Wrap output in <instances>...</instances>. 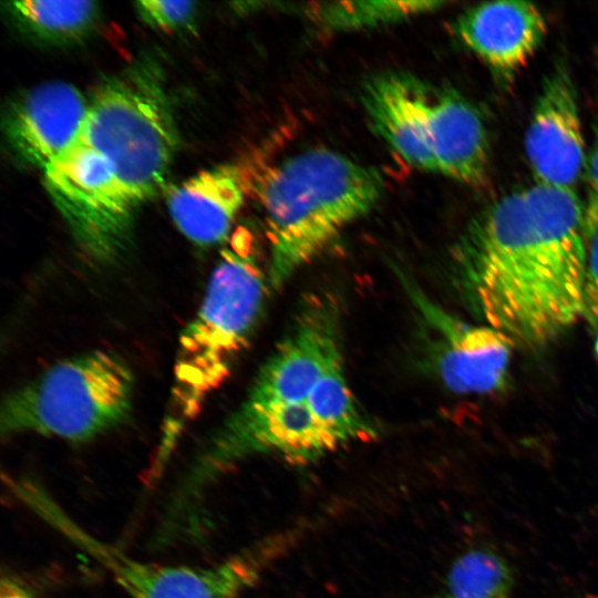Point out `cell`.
Masks as SVG:
<instances>
[{
	"label": "cell",
	"instance_id": "6da1fadb",
	"mask_svg": "<svg viewBox=\"0 0 598 598\" xmlns=\"http://www.w3.org/2000/svg\"><path fill=\"white\" fill-rule=\"evenodd\" d=\"M586 241L575 190L535 184L470 221L453 249L455 280L481 323L539 349L581 318Z\"/></svg>",
	"mask_w": 598,
	"mask_h": 598
},
{
	"label": "cell",
	"instance_id": "7a4b0ae2",
	"mask_svg": "<svg viewBox=\"0 0 598 598\" xmlns=\"http://www.w3.org/2000/svg\"><path fill=\"white\" fill-rule=\"evenodd\" d=\"M383 188L378 169L327 148L299 153L269 169L258 195L266 215L270 289L285 286L368 214Z\"/></svg>",
	"mask_w": 598,
	"mask_h": 598
},
{
	"label": "cell",
	"instance_id": "3957f363",
	"mask_svg": "<svg viewBox=\"0 0 598 598\" xmlns=\"http://www.w3.org/2000/svg\"><path fill=\"white\" fill-rule=\"evenodd\" d=\"M268 289L267 270L246 238H238L221 251L203 302L179 334L155 475H159L185 426L227 380L248 347Z\"/></svg>",
	"mask_w": 598,
	"mask_h": 598
},
{
	"label": "cell",
	"instance_id": "277c9868",
	"mask_svg": "<svg viewBox=\"0 0 598 598\" xmlns=\"http://www.w3.org/2000/svg\"><path fill=\"white\" fill-rule=\"evenodd\" d=\"M361 97L374 132L410 165L471 185L485 179V128L456 93L410 73L386 72L367 81Z\"/></svg>",
	"mask_w": 598,
	"mask_h": 598
},
{
	"label": "cell",
	"instance_id": "5b68a950",
	"mask_svg": "<svg viewBox=\"0 0 598 598\" xmlns=\"http://www.w3.org/2000/svg\"><path fill=\"white\" fill-rule=\"evenodd\" d=\"M13 496L66 540L96 561L131 598H239L301 538V524L274 533L208 567L136 559L81 526L32 478L11 486Z\"/></svg>",
	"mask_w": 598,
	"mask_h": 598
},
{
	"label": "cell",
	"instance_id": "8992f818",
	"mask_svg": "<svg viewBox=\"0 0 598 598\" xmlns=\"http://www.w3.org/2000/svg\"><path fill=\"white\" fill-rule=\"evenodd\" d=\"M135 378L114 351L94 349L52 365L2 400V436L39 434L87 442L122 424Z\"/></svg>",
	"mask_w": 598,
	"mask_h": 598
},
{
	"label": "cell",
	"instance_id": "52a82bcc",
	"mask_svg": "<svg viewBox=\"0 0 598 598\" xmlns=\"http://www.w3.org/2000/svg\"><path fill=\"white\" fill-rule=\"evenodd\" d=\"M79 140L109 162L135 207L164 182L176 145L162 91L148 75L136 72L94 93Z\"/></svg>",
	"mask_w": 598,
	"mask_h": 598
},
{
	"label": "cell",
	"instance_id": "ba28073f",
	"mask_svg": "<svg viewBox=\"0 0 598 598\" xmlns=\"http://www.w3.org/2000/svg\"><path fill=\"white\" fill-rule=\"evenodd\" d=\"M43 172L80 247L96 262H114L125 248L136 207L109 162L78 140Z\"/></svg>",
	"mask_w": 598,
	"mask_h": 598
},
{
	"label": "cell",
	"instance_id": "9c48e42d",
	"mask_svg": "<svg viewBox=\"0 0 598 598\" xmlns=\"http://www.w3.org/2000/svg\"><path fill=\"white\" fill-rule=\"evenodd\" d=\"M404 291L426 336L434 370L452 392L488 394L508 378L515 342L504 332L461 320L430 298L409 276L400 274Z\"/></svg>",
	"mask_w": 598,
	"mask_h": 598
},
{
	"label": "cell",
	"instance_id": "30bf717a",
	"mask_svg": "<svg viewBox=\"0 0 598 598\" xmlns=\"http://www.w3.org/2000/svg\"><path fill=\"white\" fill-rule=\"evenodd\" d=\"M525 152L536 184L574 189L585 165V144L576 89L560 65L543 81Z\"/></svg>",
	"mask_w": 598,
	"mask_h": 598
},
{
	"label": "cell",
	"instance_id": "8fae6325",
	"mask_svg": "<svg viewBox=\"0 0 598 598\" xmlns=\"http://www.w3.org/2000/svg\"><path fill=\"white\" fill-rule=\"evenodd\" d=\"M89 101L72 84L42 83L19 97L4 120L12 151L43 171L80 138Z\"/></svg>",
	"mask_w": 598,
	"mask_h": 598
},
{
	"label": "cell",
	"instance_id": "7c38bea8",
	"mask_svg": "<svg viewBox=\"0 0 598 598\" xmlns=\"http://www.w3.org/2000/svg\"><path fill=\"white\" fill-rule=\"evenodd\" d=\"M453 29L465 47L507 78L529 61L547 32L539 9L526 1L480 3L464 11Z\"/></svg>",
	"mask_w": 598,
	"mask_h": 598
},
{
	"label": "cell",
	"instance_id": "4fadbf2b",
	"mask_svg": "<svg viewBox=\"0 0 598 598\" xmlns=\"http://www.w3.org/2000/svg\"><path fill=\"white\" fill-rule=\"evenodd\" d=\"M246 178L235 165L202 171L178 185L167 206L175 225L189 240L210 246L224 241L244 205Z\"/></svg>",
	"mask_w": 598,
	"mask_h": 598
},
{
	"label": "cell",
	"instance_id": "5bb4252c",
	"mask_svg": "<svg viewBox=\"0 0 598 598\" xmlns=\"http://www.w3.org/2000/svg\"><path fill=\"white\" fill-rule=\"evenodd\" d=\"M17 25L39 40L70 42L86 34L99 17L93 1L23 0L8 3Z\"/></svg>",
	"mask_w": 598,
	"mask_h": 598
},
{
	"label": "cell",
	"instance_id": "9a60e30c",
	"mask_svg": "<svg viewBox=\"0 0 598 598\" xmlns=\"http://www.w3.org/2000/svg\"><path fill=\"white\" fill-rule=\"evenodd\" d=\"M514 585L506 558L487 547H475L454 560L441 598H512Z\"/></svg>",
	"mask_w": 598,
	"mask_h": 598
},
{
	"label": "cell",
	"instance_id": "2e32d148",
	"mask_svg": "<svg viewBox=\"0 0 598 598\" xmlns=\"http://www.w3.org/2000/svg\"><path fill=\"white\" fill-rule=\"evenodd\" d=\"M441 1H341L310 4L307 14L336 31L380 27L437 9Z\"/></svg>",
	"mask_w": 598,
	"mask_h": 598
},
{
	"label": "cell",
	"instance_id": "e0dca14e",
	"mask_svg": "<svg viewBox=\"0 0 598 598\" xmlns=\"http://www.w3.org/2000/svg\"><path fill=\"white\" fill-rule=\"evenodd\" d=\"M193 1L145 0L136 2L141 18L152 27L169 31L184 25L194 13Z\"/></svg>",
	"mask_w": 598,
	"mask_h": 598
},
{
	"label": "cell",
	"instance_id": "ac0fdd59",
	"mask_svg": "<svg viewBox=\"0 0 598 598\" xmlns=\"http://www.w3.org/2000/svg\"><path fill=\"white\" fill-rule=\"evenodd\" d=\"M587 324L598 330V231L589 240L582 288V315Z\"/></svg>",
	"mask_w": 598,
	"mask_h": 598
},
{
	"label": "cell",
	"instance_id": "d6986e66",
	"mask_svg": "<svg viewBox=\"0 0 598 598\" xmlns=\"http://www.w3.org/2000/svg\"><path fill=\"white\" fill-rule=\"evenodd\" d=\"M587 199L584 205L585 236L589 241L598 231V133L586 163Z\"/></svg>",
	"mask_w": 598,
	"mask_h": 598
},
{
	"label": "cell",
	"instance_id": "ffe728a7",
	"mask_svg": "<svg viewBox=\"0 0 598 598\" xmlns=\"http://www.w3.org/2000/svg\"><path fill=\"white\" fill-rule=\"evenodd\" d=\"M0 598H38L34 591L20 578L3 575L0 582Z\"/></svg>",
	"mask_w": 598,
	"mask_h": 598
},
{
	"label": "cell",
	"instance_id": "44dd1931",
	"mask_svg": "<svg viewBox=\"0 0 598 598\" xmlns=\"http://www.w3.org/2000/svg\"><path fill=\"white\" fill-rule=\"evenodd\" d=\"M595 351H596V354H597V358H598V336H597V339H596V342H595Z\"/></svg>",
	"mask_w": 598,
	"mask_h": 598
},
{
	"label": "cell",
	"instance_id": "7402d4cb",
	"mask_svg": "<svg viewBox=\"0 0 598 598\" xmlns=\"http://www.w3.org/2000/svg\"><path fill=\"white\" fill-rule=\"evenodd\" d=\"M581 598H598V596L588 595V596H585V597H581Z\"/></svg>",
	"mask_w": 598,
	"mask_h": 598
}]
</instances>
